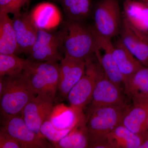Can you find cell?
Returning <instances> with one entry per match:
<instances>
[{"instance_id":"11","label":"cell","mask_w":148,"mask_h":148,"mask_svg":"<svg viewBox=\"0 0 148 148\" xmlns=\"http://www.w3.org/2000/svg\"><path fill=\"white\" fill-rule=\"evenodd\" d=\"M86 61L65 56L60 61L57 94L60 99H67L71 90L83 76Z\"/></svg>"},{"instance_id":"21","label":"cell","mask_w":148,"mask_h":148,"mask_svg":"<svg viewBox=\"0 0 148 148\" xmlns=\"http://www.w3.org/2000/svg\"><path fill=\"white\" fill-rule=\"evenodd\" d=\"M18 46L12 19L0 12V53L17 54Z\"/></svg>"},{"instance_id":"16","label":"cell","mask_w":148,"mask_h":148,"mask_svg":"<svg viewBox=\"0 0 148 148\" xmlns=\"http://www.w3.org/2000/svg\"><path fill=\"white\" fill-rule=\"evenodd\" d=\"M148 103H140L128 106L121 124L145 140L148 137Z\"/></svg>"},{"instance_id":"29","label":"cell","mask_w":148,"mask_h":148,"mask_svg":"<svg viewBox=\"0 0 148 148\" xmlns=\"http://www.w3.org/2000/svg\"><path fill=\"white\" fill-rule=\"evenodd\" d=\"M140 148H148V138L144 140Z\"/></svg>"},{"instance_id":"4","label":"cell","mask_w":148,"mask_h":148,"mask_svg":"<svg viewBox=\"0 0 148 148\" xmlns=\"http://www.w3.org/2000/svg\"><path fill=\"white\" fill-rule=\"evenodd\" d=\"M59 68L58 62L32 61L22 73L37 96L53 103L58 89Z\"/></svg>"},{"instance_id":"14","label":"cell","mask_w":148,"mask_h":148,"mask_svg":"<svg viewBox=\"0 0 148 148\" xmlns=\"http://www.w3.org/2000/svg\"><path fill=\"white\" fill-rule=\"evenodd\" d=\"M123 20L134 31L148 39V7L141 1L126 0L123 3Z\"/></svg>"},{"instance_id":"1","label":"cell","mask_w":148,"mask_h":148,"mask_svg":"<svg viewBox=\"0 0 148 148\" xmlns=\"http://www.w3.org/2000/svg\"><path fill=\"white\" fill-rule=\"evenodd\" d=\"M129 106H103L95 109L85 117L89 148H108V135L121 124Z\"/></svg>"},{"instance_id":"30","label":"cell","mask_w":148,"mask_h":148,"mask_svg":"<svg viewBox=\"0 0 148 148\" xmlns=\"http://www.w3.org/2000/svg\"><path fill=\"white\" fill-rule=\"evenodd\" d=\"M141 1L148 7V0H141Z\"/></svg>"},{"instance_id":"17","label":"cell","mask_w":148,"mask_h":148,"mask_svg":"<svg viewBox=\"0 0 148 148\" xmlns=\"http://www.w3.org/2000/svg\"><path fill=\"white\" fill-rule=\"evenodd\" d=\"M124 91L133 104L148 103V66H143L127 80Z\"/></svg>"},{"instance_id":"18","label":"cell","mask_w":148,"mask_h":148,"mask_svg":"<svg viewBox=\"0 0 148 148\" xmlns=\"http://www.w3.org/2000/svg\"><path fill=\"white\" fill-rule=\"evenodd\" d=\"M49 119L56 128L64 130L73 129L80 122L85 119V117L82 112L60 103L53 106Z\"/></svg>"},{"instance_id":"31","label":"cell","mask_w":148,"mask_h":148,"mask_svg":"<svg viewBox=\"0 0 148 148\" xmlns=\"http://www.w3.org/2000/svg\"><path fill=\"white\" fill-rule=\"evenodd\" d=\"M147 133H148V123Z\"/></svg>"},{"instance_id":"9","label":"cell","mask_w":148,"mask_h":148,"mask_svg":"<svg viewBox=\"0 0 148 148\" xmlns=\"http://www.w3.org/2000/svg\"><path fill=\"white\" fill-rule=\"evenodd\" d=\"M124 90L106 77L102 69L92 99L86 110V115L95 109L103 106H127Z\"/></svg>"},{"instance_id":"27","label":"cell","mask_w":148,"mask_h":148,"mask_svg":"<svg viewBox=\"0 0 148 148\" xmlns=\"http://www.w3.org/2000/svg\"><path fill=\"white\" fill-rule=\"evenodd\" d=\"M29 0H0V12L14 14L21 12V9Z\"/></svg>"},{"instance_id":"6","label":"cell","mask_w":148,"mask_h":148,"mask_svg":"<svg viewBox=\"0 0 148 148\" xmlns=\"http://www.w3.org/2000/svg\"><path fill=\"white\" fill-rule=\"evenodd\" d=\"M102 70L98 62L97 64L93 63L92 58L86 61L84 74L67 96L70 106L78 112H82L85 107L90 104Z\"/></svg>"},{"instance_id":"23","label":"cell","mask_w":148,"mask_h":148,"mask_svg":"<svg viewBox=\"0 0 148 148\" xmlns=\"http://www.w3.org/2000/svg\"><path fill=\"white\" fill-rule=\"evenodd\" d=\"M53 146L57 148H89V140L85 119L80 122L69 134Z\"/></svg>"},{"instance_id":"13","label":"cell","mask_w":148,"mask_h":148,"mask_svg":"<svg viewBox=\"0 0 148 148\" xmlns=\"http://www.w3.org/2000/svg\"><path fill=\"white\" fill-rule=\"evenodd\" d=\"M53 107L52 102L36 96L25 106L21 115L31 130L43 136L40 128L44 122L49 118Z\"/></svg>"},{"instance_id":"22","label":"cell","mask_w":148,"mask_h":148,"mask_svg":"<svg viewBox=\"0 0 148 148\" xmlns=\"http://www.w3.org/2000/svg\"><path fill=\"white\" fill-rule=\"evenodd\" d=\"M59 13L53 4L44 3L37 5L30 14L38 28L45 30L58 24L60 20Z\"/></svg>"},{"instance_id":"7","label":"cell","mask_w":148,"mask_h":148,"mask_svg":"<svg viewBox=\"0 0 148 148\" xmlns=\"http://www.w3.org/2000/svg\"><path fill=\"white\" fill-rule=\"evenodd\" d=\"M63 35L61 31L52 33L39 29L36 40L28 55V59L34 61H61L63 58Z\"/></svg>"},{"instance_id":"19","label":"cell","mask_w":148,"mask_h":148,"mask_svg":"<svg viewBox=\"0 0 148 148\" xmlns=\"http://www.w3.org/2000/svg\"><path fill=\"white\" fill-rule=\"evenodd\" d=\"M114 59L125 82L144 66L127 50L121 42L114 45Z\"/></svg>"},{"instance_id":"3","label":"cell","mask_w":148,"mask_h":148,"mask_svg":"<svg viewBox=\"0 0 148 148\" xmlns=\"http://www.w3.org/2000/svg\"><path fill=\"white\" fill-rule=\"evenodd\" d=\"M3 90L0 92L1 113L3 117L20 114L36 93L22 73L3 77Z\"/></svg>"},{"instance_id":"10","label":"cell","mask_w":148,"mask_h":148,"mask_svg":"<svg viewBox=\"0 0 148 148\" xmlns=\"http://www.w3.org/2000/svg\"><path fill=\"white\" fill-rule=\"evenodd\" d=\"M90 28L95 38L94 55L105 76L124 90V79L114 59V45L111 41V39L98 34L91 27Z\"/></svg>"},{"instance_id":"25","label":"cell","mask_w":148,"mask_h":148,"mask_svg":"<svg viewBox=\"0 0 148 148\" xmlns=\"http://www.w3.org/2000/svg\"><path fill=\"white\" fill-rule=\"evenodd\" d=\"M31 61L20 58L15 54L0 53V77L21 74Z\"/></svg>"},{"instance_id":"26","label":"cell","mask_w":148,"mask_h":148,"mask_svg":"<svg viewBox=\"0 0 148 148\" xmlns=\"http://www.w3.org/2000/svg\"><path fill=\"white\" fill-rule=\"evenodd\" d=\"M49 119L42 125L40 128V132L45 138L50 141L53 146L69 134L73 129H57L53 126Z\"/></svg>"},{"instance_id":"8","label":"cell","mask_w":148,"mask_h":148,"mask_svg":"<svg viewBox=\"0 0 148 148\" xmlns=\"http://www.w3.org/2000/svg\"><path fill=\"white\" fill-rule=\"evenodd\" d=\"M3 118L1 130L15 138L21 148H53L45 138L33 132L28 127L21 114Z\"/></svg>"},{"instance_id":"24","label":"cell","mask_w":148,"mask_h":148,"mask_svg":"<svg viewBox=\"0 0 148 148\" xmlns=\"http://www.w3.org/2000/svg\"><path fill=\"white\" fill-rule=\"evenodd\" d=\"M68 19L83 21L91 10V0H60Z\"/></svg>"},{"instance_id":"2","label":"cell","mask_w":148,"mask_h":148,"mask_svg":"<svg viewBox=\"0 0 148 148\" xmlns=\"http://www.w3.org/2000/svg\"><path fill=\"white\" fill-rule=\"evenodd\" d=\"M63 33V51L65 56L85 61L95 52V37L90 27L83 21L68 19L61 30Z\"/></svg>"},{"instance_id":"15","label":"cell","mask_w":148,"mask_h":148,"mask_svg":"<svg viewBox=\"0 0 148 148\" xmlns=\"http://www.w3.org/2000/svg\"><path fill=\"white\" fill-rule=\"evenodd\" d=\"M122 21L120 41L143 66H148V39L134 31L124 20Z\"/></svg>"},{"instance_id":"5","label":"cell","mask_w":148,"mask_h":148,"mask_svg":"<svg viewBox=\"0 0 148 148\" xmlns=\"http://www.w3.org/2000/svg\"><path fill=\"white\" fill-rule=\"evenodd\" d=\"M93 19L91 28L98 34L112 39L119 34L123 21L118 0H101L95 6Z\"/></svg>"},{"instance_id":"12","label":"cell","mask_w":148,"mask_h":148,"mask_svg":"<svg viewBox=\"0 0 148 148\" xmlns=\"http://www.w3.org/2000/svg\"><path fill=\"white\" fill-rule=\"evenodd\" d=\"M12 19L18 46L17 54L28 55L36 40L39 29L31 14L21 12L14 14Z\"/></svg>"},{"instance_id":"28","label":"cell","mask_w":148,"mask_h":148,"mask_svg":"<svg viewBox=\"0 0 148 148\" xmlns=\"http://www.w3.org/2000/svg\"><path fill=\"white\" fill-rule=\"evenodd\" d=\"M0 148H21L18 141L7 132L1 130Z\"/></svg>"},{"instance_id":"20","label":"cell","mask_w":148,"mask_h":148,"mask_svg":"<svg viewBox=\"0 0 148 148\" xmlns=\"http://www.w3.org/2000/svg\"><path fill=\"white\" fill-rule=\"evenodd\" d=\"M145 139L134 133L121 123L108 135L106 144L108 148H140Z\"/></svg>"}]
</instances>
